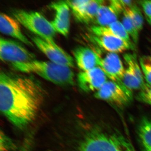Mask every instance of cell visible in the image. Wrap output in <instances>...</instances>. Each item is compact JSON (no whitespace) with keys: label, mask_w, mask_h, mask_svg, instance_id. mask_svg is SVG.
Returning <instances> with one entry per match:
<instances>
[{"label":"cell","mask_w":151,"mask_h":151,"mask_svg":"<svg viewBox=\"0 0 151 151\" xmlns=\"http://www.w3.org/2000/svg\"><path fill=\"white\" fill-rule=\"evenodd\" d=\"M45 95L40 83L31 76L1 71V111L19 129H24L35 119Z\"/></svg>","instance_id":"1"},{"label":"cell","mask_w":151,"mask_h":151,"mask_svg":"<svg viewBox=\"0 0 151 151\" xmlns=\"http://www.w3.org/2000/svg\"><path fill=\"white\" fill-rule=\"evenodd\" d=\"M15 70L24 73L37 74L47 81L60 86L74 84V74L70 67L51 61L35 60L24 63H11Z\"/></svg>","instance_id":"2"},{"label":"cell","mask_w":151,"mask_h":151,"mask_svg":"<svg viewBox=\"0 0 151 151\" xmlns=\"http://www.w3.org/2000/svg\"><path fill=\"white\" fill-rule=\"evenodd\" d=\"M78 151H135L127 138L114 133L93 129L87 133L79 144Z\"/></svg>","instance_id":"3"},{"label":"cell","mask_w":151,"mask_h":151,"mask_svg":"<svg viewBox=\"0 0 151 151\" xmlns=\"http://www.w3.org/2000/svg\"><path fill=\"white\" fill-rule=\"evenodd\" d=\"M12 14L19 23L36 36L52 44H56L54 38L56 32L51 22L41 14L34 11L14 10Z\"/></svg>","instance_id":"4"},{"label":"cell","mask_w":151,"mask_h":151,"mask_svg":"<svg viewBox=\"0 0 151 151\" xmlns=\"http://www.w3.org/2000/svg\"><path fill=\"white\" fill-rule=\"evenodd\" d=\"M0 58L2 61L11 63H24L35 60V55L19 42L1 37Z\"/></svg>","instance_id":"5"},{"label":"cell","mask_w":151,"mask_h":151,"mask_svg":"<svg viewBox=\"0 0 151 151\" xmlns=\"http://www.w3.org/2000/svg\"><path fill=\"white\" fill-rule=\"evenodd\" d=\"M94 97L117 105L124 106L132 100V92L125 86L111 80H108L99 90Z\"/></svg>","instance_id":"6"},{"label":"cell","mask_w":151,"mask_h":151,"mask_svg":"<svg viewBox=\"0 0 151 151\" xmlns=\"http://www.w3.org/2000/svg\"><path fill=\"white\" fill-rule=\"evenodd\" d=\"M96 53L98 57V66L105 72L108 78L111 81L125 86L123 79L125 69L119 55L105 50L103 55Z\"/></svg>","instance_id":"7"},{"label":"cell","mask_w":151,"mask_h":151,"mask_svg":"<svg viewBox=\"0 0 151 151\" xmlns=\"http://www.w3.org/2000/svg\"><path fill=\"white\" fill-rule=\"evenodd\" d=\"M31 39L51 62L67 67H74V60L72 57L57 45L52 44L36 35L31 37Z\"/></svg>","instance_id":"8"},{"label":"cell","mask_w":151,"mask_h":151,"mask_svg":"<svg viewBox=\"0 0 151 151\" xmlns=\"http://www.w3.org/2000/svg\"><path fill=\"white\" fill-rule=\"evenodd\" d=\"M108 78L99 66L86 71H82L77 76L78 86L85 92L97 91L108 81Z\"/></svg>","instance_id":"9"},{"label":"cell","mask_w":151,"mask_h":151,"mask_svg":"<svg viewBox=\"0 0 151 151\" xmlns=\"http://www.w3.org/2000/svg\"><path fill=\"white\" fill-rule=\"evenodd\" d=\"M126 9L122 0H112L108 4L105 1L98 10L94 21L97 26L108 25L118 21L119 16Z\"/></svg>","instance_id":"10"},{"label":"cell","mask_w":151,"mask_h":151,"mask_svg":"<svg viewBox=\"0 0 151 151\" xmlns=\"http://www.w3.org/2000/svg\"><path fill=\"white\" fill-rule=\"evenodd\" d=\"M50 7L55 11L54 19L51 22L56 32L67 37L70 29V7L65 1L52 3Z\"/></svg>","instance_id":"11"},{"label":"cell","mask_w":151,"mask_h":151,"mask_svg":"<svg viewBox=\"0 0 151 151\" xmlns=\"http://www.w3.org/2000/svg\"><path fill=\"white\" fill-rule=\"evenodd\" d=\"M92 37L98 46L108 52L117 54L132 49L134 47L132 43L114 36L93 35Z\"/></svg>","instance_id":"12"},{"label":"cell","mask_w":151,"mask_h":151,"mask_svg":"<svg viewBox=\"0 0 151 151\" xmlns=\"http://www.w3.org/2000/svg\"><path fill=\"white\" fill-rule=\"evenodd\" d=\"M20 24L14 18L4 13L0 15V31L5 35L20 41L22 43L32 46L33 45L23 34L21 29Z\"/></svg>","instance_id":"13"},{"label":"cell","mask_w":151,"mask_h":151,"mask_svg":"<svg viewBox=\"0 0 151 151\" xmlns=\"http://www.w3.org/2000/svg\"><path fill=\"white\" fill-rule=\"evenodd\" d=\"M73 55L78 68L86 71L98 66V57L96 52L84 47H76Z\"/></svg>","instance_id":"14"},{"label":"cell","mask_w":151,"mask_h":151,"mask_svg":"<svg viewBox=\"0 0 151 151\" xmlns=\"http://www.w3.org/2000/svg\"><path fill=\"white\" fill-rule=\"evenodd\" d=\"M91 31L94 35L114 36L132 43L131 38L127 33L122 22L119 21L106 26H93L91 27Z\"/></svg>","instance_id":"15"},{"label":"cell","mask_w":151,"mask_h":151,"mask_svg":"<svg viewBox=\"0 0 151 151\" xmlns=\"http://www.w3.org/2000/svg\"><path fill=\"white\" fill-rule=\"evenodd\" d=\"M123 83L124 86L131 92L133 90H141L146 84H143L140 81L132 68L128 65L125 70Z\"/></svg>","instance_id":"16"},{"label":"cell","mask_w":151,"mask_h":151,"mask_svg":"<svg viewBox=\"0 0 151 151\" xmlns=\"http://www.w3.org/2000/svg\"><path fill=\"white\" fill-rule=\"evenodd\" d=\"M104 2L102 0H89L85 7L81 22L87 24L94 21L98 10Z\"/></svg>","instance_id":"17"},{"label":"cell","mask_w":151,"mask_h":151,"mask_svg":"<svg viewBox=\"0 0 151 151\" xmlns=\"http://www.w3.org/2000/svg\"><path fill=\"white\" fill-rule=\"evenodd\" d=\"M139 135L145 150L151 151V121L144 118L139 127Z\"/></svg>","instance_id":"18"},{"label":"cell","mask_w":151,"mask_h":151,"mask_svg":"<svg viewBox=\"0 0 151 151\" xmlns=\"http://www.w3.org/2000/svg\"><path fill=\"white\" fill-rule=\"evenodd\" d=\"M124 13L129 18L134 24L139 32L142 29L144 24V19L140 9L135 5L125 9Z\"/></svg>","instance_id":"19"},{"label":"cell","mask_w":151,"mask_h":151,"mask_svg":"<svg viewBox=\"0 0 151 151\" xmlns=\"http://www.w3.org/2000/svg\"><path fill=\"white\" fill-rule=\"evenodd\" d=\"M124 58L127 65L129 66L138 79L143 84H145V79L139 63H138L137 56L135 54L126 53L124 55Z\"/></svg>","instance_id":"20"},{"label":"cell","mask_w":151,"mask_h":151,"mask_svg":"<svg viewBox=\"0 0 151 151\" xmlns=\"http://www.w3.org/2000/svg\"><path fill=\"white\" fill-rule=\"evenodd\" d=\"M89 0L66 1L76 20L81 22L84 9Z\"/></svg>","instance_id":"21"},{"label":"cell","mask_w":151,"mask_h":151,"mask_svg":"<svg viewBox=\"0 0 151 151\" xmlns=\"http://www.w3.org/2000/svg\"><path fill=\"white\" fill-rule=\"evenodd\" d=\"M124 16L122 18V23L126 31L128 34L131 40L133 41L134 44H137L139 41V32L134 24L126 14L123 13Z\"/></svg>","instance_id":"22"},{"label":"cell","mask_w":151,"mask_h":151,"mask_svg":"<svg viewBox=\"0 0 151 151\" xmlns=\"http://www.w3.org/2000/svg\"><path fill=\"white\" fill-rule=\"evenodd\" d=\"M139 63L145 80L147 84L151 85V57L148 56L142 57L139 58Z\"/></svg>","instance_id":"23"},{"label":"cell","mask_w":151,"mask_h":151,"mask_svg":"<svg viewBox=\"0 0 151 151\" xmlns=\"http://www.w3.org/2000/svg\"><path fill=\"white\" fill-rule=\"evenodd\" d=\"M0 139V151H12L16 148V145L13 141L2 131Z\"/></svg>","instance_id":"24"},{"label":"cell","mask_w":151,"mask_h":151,"mask_svg":"<svg viewBox=\"0 0 151 151\" xmlns=\"http://www.w3.org/2000/svg\"><path fill=\"white\" fill-rule=\"evenodd\" d=\"M139 98L142 101L151 105V85L146 83L145 86L141 89Z\"/></svg>","instance_id":"25"},{"label":"cell","mask_w":151,"mask_h":151,"mask_svg":"<svg viewBox=\"0 0 151 151\" xmlns=\"http://www.w3.org/2000/svg\"><path fill=\"white\" fill-rule=\"evenodd\" d=\"M33 137L32 134L28 136L26 138L22 145L19 151H32V148Z\"/></svg>","instance_id":"26"},{"label":"cell","mask_w":151,"mask_h":151,"mask_svg":"<svg viewBox=\"0 0 151 151\" xmlns=\"http://www.w3.org/2000/svg\"><path fill=\"white\" fill-rule=\"evenodd\" d=\"M141 4L147 17H151V1H142Z\"/></svg>","instance_id":"27"},{"label":"cell","mask_w":151,"mask_h":151,"mask_svg":"<svg viewBox=\"0 0 151 151\" xmlns=\"http://www.w3.org/2000/svg\"><path fill=\"white\" fill-rule=\"evenodd\" d=\"M147 20L149 23L151 25V17H147Z\"/></svg>","instance_id":"28"},{"label":"cell","mask_w":151,"mask_h":151,"mask_svg":"<svg viewBox=\"0 0 151 151\" xmlns=\"http://www.w3.org/2000/svg\"></svg>","instance_id":"29"}]
</instances>
